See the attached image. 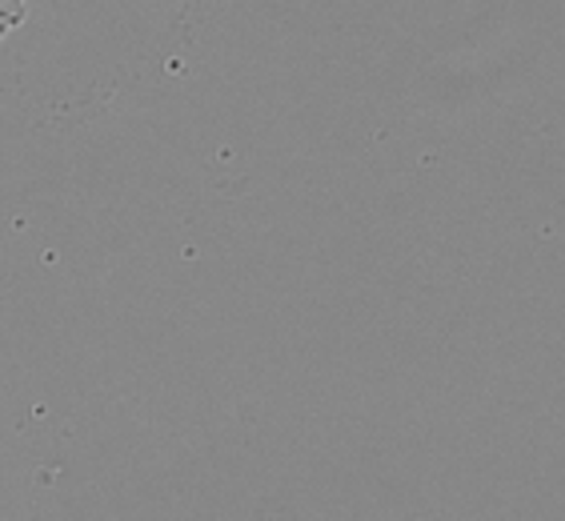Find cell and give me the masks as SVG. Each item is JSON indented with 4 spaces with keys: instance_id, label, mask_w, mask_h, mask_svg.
Wrapping results in <instances>:
<instances>
[{
    "instance_id": "cell-1",
    "label": "cell",
    "mask_w": 565,
    "mask_h": 521,
    "mask_svg": "<svg viewBox=\"0 0 565 521\" xmlns=\"http://www.w3.org/2000/svg\"><path fill=\"white\" fill-rule=\"evenodd\" d=\"M21 21H24L21 4H0V44H4V36H9Z\"/></svg>"
}]
</instances>
